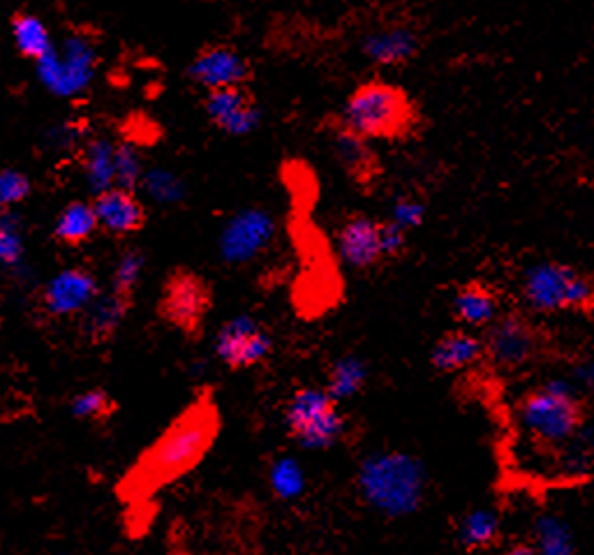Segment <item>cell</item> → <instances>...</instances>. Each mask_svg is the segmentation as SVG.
Returning a JSON list of instances; mask_svg holds the SVG:
<instances>
[{"mask_svg":"<svg viewBox=\"0 0 594 555\" xmlns=\"http://www.w3.org/2000/svg\"><path fill=\"white\" fill-rule=\"evenodd\" d=\"M206 114L227 135L241 137L257 128L259 109L243 84L213 88L206 95Z\"/></svg>","mask_w":594,"mask_h":555,"instance_id":"obj_13","label":"cell"},{"mask_svg":"<svg viewBox=\"0 0 594 555\" xmlns=\"http://www.w3.org/2000/svg\"><path fill=\"white\" fill-rule=\"evenodd\" d=\"M37 74L42 84L61 98L84 93L95 74L93 44L79 35L68 37L61 49L54 47L37 58Z\"/></svg>","mask_w":594,"mask_h":555,"instance_id":"obj_9","label":"cell"},{"mask_svg":"<svg viewBox=\"0 0 594 555\" xmlns=\"http://www.w3.org/2000/svg\"><path fill=\"white\" fill-rule=\"evenodd\" d=\"M484 359V340L470 331H447L430 350V366L437 373H458Z\"/></svg>","mask_w":594,"mask_h":555,"instance_id":"obj_18","label":"cell"},{"mask_svg":"<svg viewBox=\"0 0 594 555\" xmlns=\"http://www.w3.org/2000/svg\"><path fill=\"white\" fill-rule=\"evenodd\" d=\"M423 218H426V204H423L421 199L412 195H403L393 202L391 222H396L398 227L405 229V232L417 229L423 222Z\"/></svg>","mask_w":594,"mask_h":555,"instance_id":"obj_34","label":"cell"},{"mask_svg":"<svg viewBox=\"0 0 594 555\" xmlns=\"http://www.w3.org/2000/svg\"><path fill=\"white\" fill-rule=\"evenodd\" d=\"M338 121L366 139H398L412 130L417 111L400 88L373 81L356 88Z\"/></svg>","mask_w":594,"mask_h":555,"instance_id":"obj_4","label":"cell"},{"mask_svg":"<svg viewBox=\"0 0 594 555\" xmlns=\"http://www.w3.org/2000/svg\"><path fill=\"white\" fill-rule=\"evenodd\" d=\"M534 551L546 555H564L574 551L569 530L555 516H539L534 523Z\"/></svg>","mask_w":594,"mask_h":555,"instance_id":"obj_27","label":"cell"},{"mask_svg":"<svg viewBox=\"0 0 594 555\" xmlns=\"http://www.w3.org/2000/svg\"><path fill=\"white\" fill-rule=\"evenodd\" d=\"M511 555H530V553H537L534 551V544H514L509 549Z\"/></svg>","mask_w":594,"mask_h":555,"instance_id":"obj_37","label":"cell"},{"mask_svg":"<svg viewBox=\"0 0 594 555\" xmlns=\"http://www.w3.org/2000/svg\"><path fill=\"white\" fill-rule=\"evenodd\" d=\"M144 262H146V257H144V253H141V250H137V248L125 250L116 264L111 290L123 294V296H130V299H135V290L139 287L141 273H144Z\"/></svg>","mask_w":594,"mask_h":555,"instance_id":"obj_29","label":"cell"},{"mask_svg":"<svg viewBox=\"0 0 594 555\" xmlns=\"http://www.w3.org/2000/svg\"><path fill=\"white\" fill-rule=\"evenodd\" d=\"M454 313L467 327L486 329L500 315V296L481 280H470L456 292Z\"/></svg>","mask_w":594,"mask_h":555,"instance_id":"obj_20","label":"cell"},{"mask_svg":"<svg viewBox=\"0 0 594 555\" xmlns=\"http://www.w3.org/2000/svg\"><path fill=\"white\" fill-rule=\"evenodd\" d=\"M407 248V232L403 227H398L396 222L386 220L380 222V250L382 257L396 259L405 253Z\"/></svg>","mask_w":594,"mask_h":555,"instance_id":"obj_36","label":"cell"},{"mask_svg":"<svg viewBox=\"0 0 594 555\" xmlns=\"http://www.w3.org/2000/svg\"><path fill=\"white\" fill-rule=\"evenodd\" d=\"M458 542L465 551H486L500 542V516L490 509H474L460 521Z\"/></svg>","mask_w":594,"mask_h":555,"instance_id":"obj_23","label":"cell"},{"mask_svg":"<svg viewBox=\"0 0 594 555\" xmlns=\"http://www.w3.org/2000/svg\"><path fill=\"white\" fill-rule=\"evenodd\" d=\"M331 148L336 160L343 165L345 172L350 174V179L359 185V188H370V185L380 179V160H377L375 151L370 148L368 139L356 135L350 128H345L340 121L333 125L331 130Z\"/></svg>","mask_w":594,"mask_h":555,"instance_id":"obj_16","label":"cell"},{"mask_svg":"<svg viewBox=\"0 0 594 555\" xmlns=\"http://www.w3.org/2000/svg\"><path fill=\"white\" fill-rule=\"evenodd\" d=\"M70 412H72V417H77V419L98 421V424H102V421L114 417L116 401L107 394V391L91 389V391H84V394L72 398Z\"/></svg>","mask_w":594,"mask_h":555,"instance_id":"obj_28","label":"cell"},{"mask_svg":"<svg viewBox=\"0 0 594 555\" xmlns=\"http://www.w3.org/2000/svg\"><path fill=\"white\" fill-rule=\"evenodd\" d=\"M114 153L116 146L111 144L109 139H93V142L86 146L84 172L88 188H91L95 195L114 185Z\"/></svg>","mask_w":594,"mask_h":555,"instance_id":"obj_24","label":"cell"},{"mask_svg":"<svg viewBox=\"0 0 594 555\" xmlns=\"http://www.w3.org/2000/svg\"><path fill=\"white\" fill-rule=\"evenodd\" d=\"M276 220L264 209H245L227 222L220 234V257L227 264H245L269 248Z\"/></svg>","mask_w":594,"mask_h":555,"instance_id":"obj_11","label":"cell"},{"mask_svg":"<svg viewBox=\"0 0 594 555\" xmlns=\"http://www.w3.org/2000/svg\"><path fill=\"white\" fill-rule=\"evenodd\" d=\"M271 350V333L250 315L232 317L215 338V354L222 364L232 370H245L262 364Z\"/></svg>","mask_w":594,"mask_h":555,"instance_id":"obj_10","label":"cell"},{"mask_svg":"<svg viewBox=\"0 0 594 555\" xmlns=\"http://www.w3.org/2000/svg\"><path fill=\"white\" fill-rule=\"evenodd\" d=\"M426 470L405 451H380L359 468L363 500L386 516L414 514L426 500Z\"/></svg>","mask_w":594,"mask_h":555,"instance_id":"obj_2","label":"cell"},{"mask_svg":"<svg viewBox=\"0 0 594 555\" xmlns=\"http://www.w3.org/2000/svg\"><path fill=\"white\" fill-rule=\"evenodd\" d=\"M144 176L139 153L132 146H116L114 153V185L125 190H137Z\"/></svg>","mask_w":594,"mask_h":555,"instance_id":"obj_30","label":"cell"},{"mask_svg":"<svg viewBox=\"0 0 594 555\" xmlns=\"http://www.w3.org/2000/svg\"><path fill=\"white\" fill-rule=\"evenodd\" d=\"M17 216L10 209H0V264H17L24 255Z\"/></svg>","mask_w":594,"mask_h":555,"instance_id":"obj_31","label":"cell"},{"mask_svg":"<svg viewBox=\"0 0 594 555\" xmlns=\"http://www.w3.org/2000/svg\"><path fill=\"white\" fill-rule=\"evenodd\" d=\"M132 301L135 299L118 294L114 290L109 294L95 296V301L84 310L86 313L84 329L88 340H91L93 345L109 343V340L116 336V331L121 329L125 317H128Z\"/></svg>","mask_w":594,"mask_h":555,"instance_id":"obj_19","label":"cell"},{"mask_svg":"<svg viewBox=\"0 0 594 555\" xmlns=\"http://www.w3.org/2000/svg\"><path fill=\"white\" fill-rule=\"evenodd\" d=\"M93 211L98 216V227L111 236L137 234L146 225V206L135 195V190L111 188L102 190L93 199Z\"/></svg>","mask_w":594,"mask_h":555,"instance_id":"obj_14","label":"cell"},{"mask_svg":"<svg viewBox=\"0 0 594 555\" xmlns=\"http://www.w3.org/2000/svg\"><path fill=\"white\" fill-rule=\"evenodd\" d=\"M98 294V280L91 271L65 269L49 280L42 290L40 303L49 317H72L84 313Z\"/></svg>","mask_w":594,"mask_h":555,"instance_id":"obj_12","label":"cell"},{"mask_svg":"<svg viewBox=\"0 0 594 555\" xmlns=\"http://www.w3.org/2000/svg\"><path fill=\"white\" fill-rule=\"evenodd\" d=\"M518 417L534 440L548 447H560L581 431L588 410L569 382L553 380L527 391L518 403Z\"/></svg>","mask_w":594,"mask_h":555,"instance_id":"obj_3","label":"cell"},{"mask_svg":"<svg viewBox=\"0 0 594 555\" xmlns=\"http://www.w3.org/2000/svg\"><path fill=\"white\" fill-rule=\"evenodd\" d=\"M12 37L21 54L33 58V61H37V58H42L47 51L54 49L49 28L44 26L42 19L33 17V14H21V17L14 19Z\"/></svg>","mask_w":594,"mask_h":555,"instance_id":"obj_26","label":"cell"},{"mask_svg":"<svg viewBox=\"0 0 594 555\" xmlns=\"http://www.w3.org/2000/svg\"><path fill=\"white\" fill-rule=\"evenodd\" d=\"M139 185H144V190L148 192V195H151L155 202H160V204H172L183 197L181 181H178L174 174L162 172V169H153V172H148V174L144 172Z\"/></svg>","mask_w":594,"mask_h":555,"instance_id":"obj_32","label":"cell"},{"mask_svg":"<svg viewBox=\"0 0 594 555\" xmlns=\"http://www.w3.org/2000/svg\"><path fill=\"white\" fill-rule=\"evenodd\" d=\"M271 484L276 488V493H280L282 498H292L303 488V475L299 463L294 461H278L273 465V475H271Z\"/></svg>","mask_w":594,"mask_h":555,"instance_id":"obj_35","label":"cell"},{"mask_svg":"<svg viewBox=\"0 0 594 555\" xmlns=\"http://www.w3.org/2000/svg\"><path fill=\"white\" fill-rule=\"evenodd\" d=\"M285 424L292 440L303 449H329L345 433V419L338 401L326 389H296L285 407Z\"/></svg>","mask_w":594,"mask_h":555,"instance_id":"obj_6","label":"cell"},{"mask_svg":"<svg viewBox=\"0 0 594 555\" xmlns=\"http://www.w3.org/2000/svg\"><path fill=\"white\" fill-rule=\"evenodd\" d=\"M338 250L352 269H373L382 259L380 220L356 213L338 232Z\"/></svg>","mask_w":594,"mask_h":555,"instance_id":"obj_17","label":"cell"},{"mask_svg":"<svg viewBox=\"0 0 594 555\" xmlns=\"http://www.w3.org/2000/svg\"><path fill=\"white\" fill-rule=\"evenodd\" d=\"M220 431V410L209 389L199 394L165 433L125 472L116 493L125 505L151 500L162 488L195 470Z\"/></svg>","mask_w":594,"mask_h":555,"instance_id":"obj_1","label":"cell"},{"mask_svg":"<svg viewBox=\"0 0 594 555\" xmlns=\"http://www.w3.org/2000/svg\"><path fill=\"white\" fill-rule=\"evenodd\" d=\"M484 359L500 373H514L546 352L548 336L523 313L497 315L486 327Z\"/></svg>","mask_w":594,"mask_h":555,"instance_id":"obj_7","label":"cell"},{"mask_svg":"<svg viewBox=\"0 0 594 555\" xmlns=\"http://www.w3.org/2000/svg\"><path fill=\"white\" fill-rule=\"evenodd\" d=\"M98 216H95L93 204L88 202H70L56 220L54 236L65 246H81L98 232Z\"/></svg>","mask_w":594,"mask_h":555,"instance_id":"obj_22","label":"cell"},{"mask_svg":"<svg viewBox=\"0 0 594 555\" xmlns=\"http://www.w3.org/2000/svg\"><path fill=\"white\" fill-rule=\"evenodd\" d=\"M419 49V37L410 28L393 26L384 31L370 33L363 40V51L373 63L380 65H398L410 61Z\"/></svg>","mask_w":594,"mask_h":555,"instance_id":"obj_21","label":"cell"},{"mask_svg":"<svg viewBox=\"0 0 594 555\" xmlns=\"http://www.w3.org/2000/svg\"><path fill=\"white\" fill-rule=\"evenodd\" d=\"M525 303L534 313H578L590 317L594 310V287L588 273L562 262H541L523 278Z\"/></svg>","mask_w":594,"mask_h":555,"instance_id":"obj_5","label":"cell"},{"mask_svg":"<svg viewBox=\"0 0 594 555\" xmlns=\"http://www.w3.org/2000/svg\"><path fill=\"white\" fill-rule=\"evenodd\" d=\"M368 380V368L359 357H343L331 366L329 377H326V391L336 401H347L359 394L363 384Z\"/></svg>","mask_w":594,"mask_h":555,"instance_id":"obj_25","label":"cell"},{"mask_svg":"<svg viewBox=\"0 0 594 555\" xmlns=\"http://www.w3.org/2000/svg\"><path fill=\"white\" fill-rule=\"evenodd\" d=\"M213 308V287L192 269H174L162 285L158 313L183 336L197 338Z\"/></svg>","mask_w":594,"mask_h":555,"instance_id":"obj_8","label":"cell"},{"mask_svg":"<svg viewBox=\"0 0 594 555\" xmlns=\"http://www.w3.org/2000/svg\"><path fill=\"white\" fill-rule=\"evenodd\" d=\"M31 195V181L17 169H3L0 172V209H12Z\"/></svg>","mask_w":594,"mask_h":555,"instance_id":"obj_33","label":"cell"},{"mask_svg":"<svg viewBox=\"0 0 594 555\" xmlns=\"http://www.w3.org/2000/svg\"><path fill=\"white\" fill-rule=\"evenodd\" d=\"M188 77L206 91L225 86L245 84L250 77V65L239 51L229 47H206L190 63Z\"/></svg>","mask_w":594,"mask_h":555,"instance_id":"obj_15","label":"cell"}]
</instances>
